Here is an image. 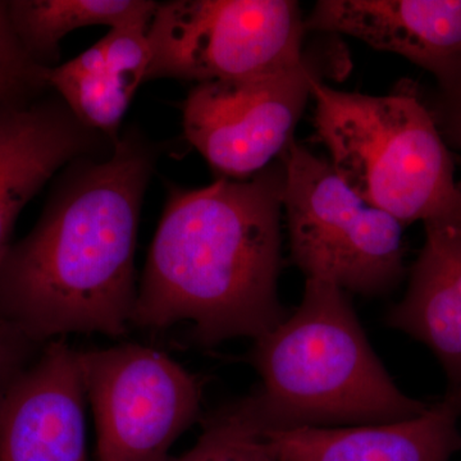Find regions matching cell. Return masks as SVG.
I'll return each mask as SVG.
<instances>
[{
    "instance_id": "cell-13",
    "label": "cell",
    "mask_w": 461,
    "mask_h": 461,
    "mask_svg": "<svg viewBox=\"0 0 461 461\" xmlns=\"http://www.w3.org/2000/svg\"><path fill=\"white\" fill-rule=\"evenodd\" d=\"M426 242L411 267L405 296L386 321L429 346L447 377L461 388V223L429 221Z\"/></svg>"
},
{
    "instance_id": "cell-18",
    "label": "cell",
    "mask_w": 461,
    "mask_h": 461,
    "mask_svg": "<svg viewBox=\"0 0 461 461\" xmlns=\"http://www.w3.org/2000/svg\"><path fill=\"white\" fill-rule=\"evenodd\" d=\"M42 348L14 324L0 320V403L16 379L38 359Z\"/></svg>"
},
{
    "instance_id": "cell-10",
    "label": "cell",
    "mask_w": 461,
    "mask_h": 461,
    "mask_svg": "<svg viewBox=\"0 0 461 461\" xmlns=\"http://www.w3.org/2000/svg\"><path fill=\"white\" fill-rule=\"evenodd\" d=\"M113 149L54 91L29 104H0V266L18 214L42 186L78 158H108Z\"/></svg>"
},
{
    "instance_id": "cell-1",
    "label": "cell",
    "mask_w": 461,
    "mask_h": 461,
    "mask_svg": "<svg viewBox=\"0 0 461 461\" xmlns=\"http://www.w3.org/2000/svg\"><path fill=\"white\" fill-rule=\"evenodd\" d=\"M162 151L129 127L108 158L63 168L38 223L0 266V320L41 345L68 333H126L142 199Z\"/></svg>"
},
{
    "instance_id": "cell-3",
    "label": "cell",
    "mask_w": 461,
    "mask_h": 461,
    "mask_svg": "<svg viewBox=\"0 0 461 461\" xmlns=\"http://www.w3.org/2000/svg\"><path fill=\"white\" fill-rule=\"evenodd\" d=\"M250 362L262 386L236 405L260 436L395 423L429 408L393 384L345 291L332 282L306 280L302 304L256 339Z\"/></svg>"
},
{
    "instance_id": "cell-5",
    "label": "cell",
    "mask_w": 461,
    "mask_h": 461,
    "mask_svg": "<svg viewBox=\"0 0 461 461\" xmlns=\"http://www.w3.org/2000/svg\"><path fill=\"white\" fill-rule=\"evenodd\" d=\"M280 159L291 257L306 280L366 296L396 288L405 275L402 224L360 198L330 160L295 140Z\"/></svg>"
},
{
    "instance_id": "cell-16",
    "label": "cell",
    "mask_w": 461,
    "mask_h": 461,
    "mask_svg": "<svg viewBox=\"0 0 461 461\" xmlns=\"http://www.w3.org/2000/svg\"><path fill=\"white\" fill-rule=\"evenodd\" d=\"M167 461H276L263 437L242 417L236 402L206 418L198 442Z\"/></svg>"
},
{
    "instance_id": "cell-6",
    "label": "cell",
    "mask_w": 461,
    "mask_h": 461,
    "mask_svg": "<svg viewBox=\"0 0 461 461\" xmlns=\"http://www.w3.org/2000/svg\"><path fill=\"white\" fill-rule=\"evenodd\" d=\"M305 18L291 0L159 3L148 29L147 81L242 80L299 65Z\"/></svg>"
},
{
    "instance_id": "cell-2",
    "label": "cell",
    "mask_w": 461,
    "mask_h": 461,
    "mask_svg": "<svg viewBox=\"0 0 461 461\" xmlns=\"http://www.w3.org/2000/svg\"><path fill=\"white\" fill-rule=\"evenodd\" d=\"M285 167L203 189L172 187L138 290L131 323H194L200 344L258 339L286 320L278 299Z\"/></svg>"
},
{
    "instance_id": "cell-17",
    "label": "cell",
    "mask_w": 461,
    "mask_h": 461,
    "mask_svg": "<svg viewBox=\"0 0 461 461\" xmlns=\"http://www.w3.org/2000/svg\"><path fill=\"white\" fill-rule=\"evenodd\" d=\"M48 69L23 50L9 18L8 2L0 0V104H29L53 91Z\"/></svg>"
},
{
    "instance_id": "cell-4",
    "label": "cell",
    "mask_w": 461,
    "mask_h": 461,
    "mask_svg": "<svg viewBox=\"0 0 461 461\" xmlns=\"http://www.w3.org/2000/svg\"><path fill=\"white\" fill-rule=\"evenodd\" d=\"M314 127L330 163L368 204L403 227L461 223V187L430 109L414 89L390 95L346 93L313 78Z\"/></svg>"
},
{
    "instance_id": "cell-15",
    "label": "cell",
    "mask_w": 461,
    "mask_h": 461,
    "mask_svg": "<svg viewBox=\"0 0 461 461\" xmlns=\"http://www.w3.org/2000/svg\"><path fill=\"white\" fill-rule=\"evenodd\" d=\"M158 5L149 0H11L8 11L29 57L36 65L53 68L67 33L86 26L149 25Z\"/></svg>"
},
{
    "instance_id": "cell-9",
    "label": "cell",
    "mask_w": 461,
    "mask_h": 461,
    "mask_svg": "<svg viewBox=\"0 0 461 461\" xmlns=\"http://www.w3.org/2000/svg\"><path fill=\"white\" fill-rule=\"evenodd\" d=\"M77 351L53 339L0 403V461H89Z\"/></svg>"
},
{
    "instance_id": "cell-8",
    "label": "cell",
    "mask_w": 461,
    "mask_h": 461,
    "mask_svg": "<svg viewBox=\"0 0 461 461\" xmlns=\"http://www.w3.org/2000/svg\"><path fill=\"white\" fill-rule=\"evenodd\" d=\"M315 77L305 57L275 74L196 84L182 109L185 138L222 177H253L294 141Z\"/></svg>"
},
{
    "instance_id": "cell-14",
    "label": "cell",
    "mask_w": 461,
    "mask_h": 461,
    "mask_svg": "<svg viewBox=\"0 0 461 461\" xmlns=\"http://www.w3.org/2000/svg\"><path fill=\"white\" fill-rule=\"evenodd\" d=\"M149 25L111 29L80 56L48 69L50 89L76 117L114 142L123 115L147 77L151 57Z\"/></svg>"
},
{
    "instance_id": "cell-19",
    "label": "cell",
    "mask_w": 461,
    "mask_h": 461,
    "mask_svg": "<svg viewBox=\"0 0 461 461\" xmlns=\"http://www.w3.org/2000/svg\"><path fill=\"white\" fill-rule=\"evenodd\" d=\"M430 112L442 136L461 151V87L451 93H439Z\"/></svg>"
},
{
    "instance_id": "cell-11",
    "label": "cell",
    "mask_w": 461,
    "mask_h": 461,
    "mask_svg": "<svg viewBox=\"0 0 461 461\" xmlns=\"http://www.w3.org/2000/svg\"><path fill=\"white\" fill-rule=\"evenodd\" d=\"M305 29L399 54L432 74L439 93L461 87V0H321Z\"/></svg>"
},
{
    "instance_id": "cell-7",
    "label": "cell",
    "mask_w": 461,
    "mask_h": 461,
    "mask_svg": "<svg viewBox=\"0 0 461 461\" xmlns=\"http://www.w3.org/2000/svg\"><path fill=\"white\" fill-rule=\"evenodd\" d=\"M96 423L95 461H167L200 412L193 375L154 348L126 344L78 353Z\"/></svg>"
},
{
    "instance_id": "cell-12",
    "label": "cell",
    "mask_w": 461,
    "mask_h": 461,
    "mask_svg": "<svg viewBox=\"0 0 461 461\" xmlns=\"http://www.w3.org/2000/svg\"><path fill=\"white\" fill-rule=\"evenodd\" d=\"M461 388L395 423L264 433L276 461H450L461 450Z\"/></svg>"
}]
</instances>
